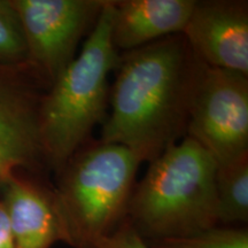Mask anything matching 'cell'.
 Segmentation results:
<instances>
[{"label": "cell", "mask_w": 248, "mask_h": 248, "mask_svg": "<svg viewBox=\"0 0 248 248\" xmlns=\"http://www.w3.org/2000/svg\"><path fill=\"white\" fill-rule=\"evenodd\" d=\"M150 163L125 217L142 239L185 237L218 225L217 163L199 142L185 136Z\"/></svg>", "instance_id": "cell-2"}, {"label": "cell", "mask_w": 248, "mask_h": 248, "mask_svg": "<svg viewBox=\"0 0 248 248\" xmlns=\"http://www.w3.org/2000/svg\"><path fill=\"white\" fill-rule=\"evenodd\" d=\"M150 248H248L246 226L216 225L177 238L145 240Z\"/></svg>", "instance_id": "cell-12"}, {"label": "cell", "mask_w": 248, "mask_h": 248, "mask_svg": "<svg viewBox=\"0 0 248 248\" xmlns=\"http://www.w3.org/2000/svg\"><path fill=\"white\" fill-rule=\"evenodd\" d=\"M140 163L129 148L102 141L68 160L54 192L70 247L88 248L125 219Z\"/></svg>", "instance_id": "cell-4"}, {"label": "cell", "mask_w": 248, "mask_h": 248, "mask_svg": "<svg viewBox=\"0 0 248 248\" xmlns=\"http://www.w3.org/2000/svg\"><path fill=\"white\" fill-rule=\"evenodd\" d=\"M113 6L107 0L79 55L43 95L39 131L46 164L59 172L84 146L95 124L106 120L108 76L120 62L111 39Z\"/></svg>", "instance_id": "cell-3"}, {"label": "cell", "mask_w": 248, "mask_h": 248, "mask_svg": "<svg viewBox=\"0 0 248 248\" xmlns=\"http://www.w3.org/2000/svg\"><path fill=\"white\" fill-rule=\"evenodd\" d=\"M15 248H52L68 245V234L54 187L14 175L2 198Z\"/></svg>", "instance_id": "cell-9"}, {"label": "cell", "mask_w": 248, "mask_h": 248, "mask_svg": "<svg viewBox=\"0 0 248 248\" xmlns=\"http://www.w3.org/2000/svg\"><path fill=\"white\" fill-rule=\"evenodd\" d=\"M199 60L183 33L120 54L102 142L152 162L186 133Z\"/></svg>", "instance_id": "cell-1"}, {"label": "cell", "mask_w": 248, "mask_h": 248, "mask_svg": "<svg viewBox=\"0 0 248 248\" xmlns=\"http://www.w3.org/2000/svg\"><path fill=\"white\" fill-rule=\"evenodd\" d=\"M195 0H111V39L128 52L183 33Z\"/></svg>", "instance_id": "cell-10"}, {"label": "cell", "mask_w": 248, "mask_h": 248, "mask_svg": "<svg viewBox=\"0 0 248 248\" xmlns=\"http://www.w3.org/2000/svg\"><path fill=\"white\" fill-rule=\"evenodd\" d=\"M186 136L225 166L248 154V76L199 62Z\"/></svg>", "instance_id": "cell-5"}, {"label": "cell", "mask_w": 248, "mask_h": 248, "mask_svg": "<svg viewBox=\"0 0 248 248\" xmlns=\"http://www.w3.org/2000/svg\"><path fill=\"white\" fill-rule=\"evenodd\" d=\"M183 36L200 62L248 76V2L195 0Z\"/></svg>", "instance_id": "cell-8"}, {"label": "cell", "mask_w": 248, "mask_h": 248, "mask_svg": "<svg viewBox=\"0 0 248 248\" xmlns=\"http://www.w3.org/2000/svg\"><path fill=\"white\" fill-rule=\"evenodd\" d=\"M88 248H150L126 218L111 232Z\"/></svg>", "instance_id": "cell-14"}, {"label": "cell", "mask_w": 248, "mask_h": 248, "mask_svg": "<svg viewBox=\"0 0 248 248\" xmlns=\"http://www.w3.org/2000/svg\"><path fill=\"white\" fill-rule=\"evenodd\" d=\"M27 63V46L22 26L11 0H0V64Z\"/></svg>", "instance_id": "cell-13"}, {"label": "cell", "mask_w": 248, "mask_h": 248, "mask_svg": "<svg viewBox=\"0 0 248 248\" xmlns=\"http://www.w3.org/2000/svg\"><path fill=\"white\" fill-rule=\"evenodd\" d=\"M216 198L218 225L234 226L248 221V154L217 166Z\"/></svg>", "instance_id": "cell-11"}, {"label": "cell", "mask_w": 248, "mask_h": 248, "mask_svg": "<svg viewBox=\"0 0 248 248\" xmlns=\"http://www.w3.org/2000/svg\"><path fill=\"white\" fill-rule=\"evenodd\" d=\"M20 18L27 64L48 86L75 59L80 39L107 0H11Z\"/></svg>", "instance_id": "cell-6"}, {"label": "cell", "mask_w": 248, "mask_h": 248, "mask_svg": "<svg viewBox=\"0 0 248 248\" xmlns=\"http://www.w3.org/2000/svg\"><path fill=\"white\" fill-rule=\"evenodd\" d=\"M46 85L28 64H0V187L20 168L47 167L39 131ZM47 86V85H46Z\"/></svg>", "instance_id": "cell-7"}, {"label": "cell", "mask_w": 248, "mask_h": 248, "mask_svg": "<svg viewBox=\"0 0 248 248\" xmlns=\"http://www.w3.org/2000/svg\"><path fill=\"white\" fill-rule=\"evenodd\" d=\"M0 248H15L4 202L0 200Z\"/></svg>", "instance_id": "cell-15"}]
</instances>
